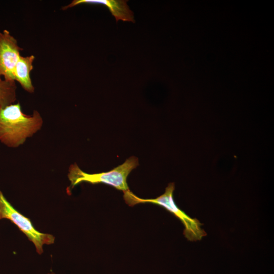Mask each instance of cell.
I'll list each match as a JSON object with an SVG mask.
<instances>
[{"label": "cell", "instance_id": "5", "mask_svg": "<svg viewBox=\"0 0 274 274\" xmlns=\"http://www.w3.org/2000/svg\"><path fill=\"white\" fill-rule=\"evenodd\" d=\"M23 50L17 40L7 30L0 32V76L8 81H15L14 71Z\"/></svg>", "mask_w": 274, "mask_h": 274}, {"label": "cell", "instance_id": "9", "mask_svg": "<svg viewBox=\"0 0 274 274\" xmlns=\"http://www.w3.org/2000/svg\"><path fill=\"white\" fill-rule=\"evenodd\" d=\"M47 274H55V273L54 272H51L48 273Z\"/></svg>", "mask_w": 274, "mask_h": 274}, {"label": "cell", "instance_id": "10", "mask_svg": "<svg viewBox=\"0 0 274 274\" xmlns=\"http://www.w3.org/2000/svg\"><path fill=\"white\" fill-rule=\"evenodd\" d=\"M1 80H2V79H1V76H0V81H1Z\"/></svg>", "mask_w": 274, "mask_h": 274}, {"label": "cell", "instance_id": "8", "mask_svg": "<svg viewBox=\"0 0 274 274\" xmlns=\"http://www.w3.org/2000/svg\"><path fill=\"white\" fill-rule=\"evenodd\" d=\"M16 89L15 81H0V110L15 101Z\"/></svg>", "mask_w": 274, "mask_h": 274}, {"label": "cell", "instance_id": "7", "mask_svg": "<svg viewBox=\"0 0 274 274\" xmlns=\"http://www.w3.org/2000/svg\"><path fill=\"white\" fill-rule=\"evenodd\" d=\"M35 59L33 55L26 57L20 56L14 71V80L18 82L21 87L29 93H33L35 91L30 77Z\"/></svg>", "mask_w": 274, "mask_h": 274}, {"label": "cell", "instance_id": "4", "mask_svg": "<svg viewBox=\"0 0 274 274\" xmlns=\"http://www.w3.org/2000/svg\"><path fill=\"white\" fill-rule=\"evenodd\" d=\"M3 219H8L15 224L33 243L37 252L39 254L43 253L44 245H51L54 243L55 237L53 235L37 230L30 220L16 210L0 190V220Z\"/></svg>", "mask_w": 274, "mask_h": 274}, {"label": "cell", "instance_id": "6", "mask_svg": "<svg viewBox=\"0 0 274 274\" xmlns=\"http://www.w3.org/2000/svg\"><path fill=\"white\" fill-rule=\"evenodd\" d=\"M127 2L128 1L124 0H74L68 5L62 7L61 9L65 10L82 4L102 5L108 8L117 22L119 20H122L134 23L133 13L127 5Z\"/></svg>", "mask_w": 274, "mask_h": 274}, {"label": "cell", "instance_id": "3", "mask_svg": "<svg viewBox=\"0 0 274 274\" xmlns=\"http://www.w3.org/2000/svg\"><path fill=\"white\" fill-rule=\"evenodd\" d=\"M138 164V158L132 156L109 172L91 174L83 172L75 163L70 165L67 177L72 188L82 182L104 183L124 192L129 190L127 183L128 175Z\"/></svg>", "mask_w": 274, "mask_h": 274}, {"label": "cell", "instance_id": "2", "mask_svg": "<svg viewBox=\"0 0 274 274\" xmlns=\"http://www.w3.org/2000/svg\"><path fill=\"white\" fill-rule=\"evenodd\" d=\"M174 190V183H170L165 188L164 193L154 199L141 198L129 189L123 192V198L125 202L130 207L138 203H150L163 207L181 221L185 227L183 234L188 241L201 240L207 235V233L201 228L202 224L197 219L190 217L177 206L173 197Z\"/></svg>", "mask_w": 274, "mask_h": 274}, {"label": "cell", "instance_id": "1", "mask_svg": "<svg viewBox=\"0 0 274 274\" xmlns=\"http://www.w3.org/2000/svg\"><path fill=\"white\" fill-rule=\"evenodd\" d=\"M43 123L38 111L27 115L19 103L9 105L0 110V141L9 147H18L39 131Z\"/></svg>", "mask_w": 274, "mask_h": 274}]
</instances>
